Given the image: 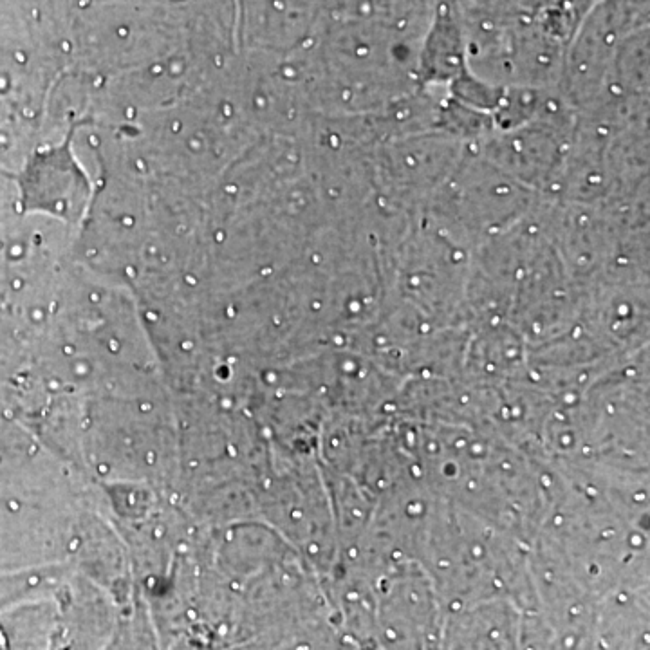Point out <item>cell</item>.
<instances>
[{
  "instance_id": "1",
  "label": "cell",
  "mask_w": 650,
  "mask_h": 650,
  "mask_svg": "<svg viewBox=\"0 0 650 650\" xmlns=\"http://www.w3.org/2000/svg\"><path fill=\"white\" fill-rule=\"evenodd\" d=\"M0 650H6V641L2 638V634H0Z\"/></svg>"
}]
</instances>
